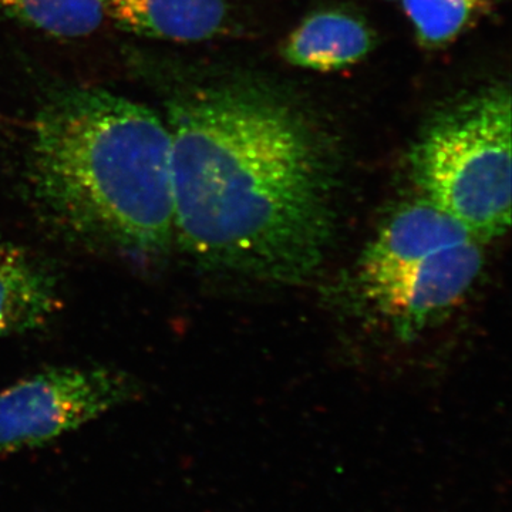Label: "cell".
<instances>
[{"instance_id": "obj_1", "label": "cell", "mask_w": 512, "mask_h": 512, "mask_svg": "<svg viewBox=\"0 0 512 512\" xmlns=\"http://www.w3.org/2000/svg\"><path fill=\"white\" fill-rule=\"evenodd\" d=\"M174 239L214 266L302 281L332 234L330 174L291 107L251 90L184 94L168 109Z\"/></svg>"}, {"instance_id": "obj_2", "label": "cell", "mask_w": 512, "mask_h": 512, "mask_svg": "<svg viewBox=\"0 0 512 512\" xmlns=\"http://www.w3.org/2000/svg\"><path fill=\"white\" fill-rule=\"evenodd\" d=\"M29 180L74 237L141 255L173 242L170 130L146 106L101 89L56 94L35 120Z\"/></svg>"}, {"instance_id": "obj_3", "label": "cell", "mask_w": 512, "mask_h": 512, "mask_svg": "<svg viewBox=\"0 0 512 512\" xmlns=\"http://www.w3.org/2000/svg\"><path fill=\"white\" fill-rule=\"evenodd\" d=\"M483 242L430 201L394 212L360 262L366 298L403 338L453 309L483 269Z\"/></svg>"}, {"instance_id": "obj_4", "label": "cell", "mask_w": 512, "mask_h": 512, "mask_svg": "<svg viewBox=\"0 0 512 512\" xmlns=\"http://www.w3.org/2000/svg\"><path fill=\"white\" fill-rule=\"evenodd\" d=\"M511 106L503 86L461 101L431 121L410 154L424 200L481 242L511 225Z\"/></svg>"}, {"instance_id": "obj_5", "label": "cell", "mask_w": 512, "mask_h": 512, "mask_svg": "<svg viewBox=\"0 0 512 512\" xmlns=\"http://www.w3.org/2000/svg\"><path fill=\"white\" fill-rule=\"evenodd\" d=\"M136 377L114 367H50L0 392V457L30 450L136 400Z\"/></svg>"}, {"instance_id": "obj_6", "label": "cell", "mask_w": 512, "mask_h": 512, "mask_svg": "<svg viewBox=\"0 0 512 512\" xmlns=\"http://www.w3.org/2000/svg\"><path fill=\"white\" fill-rule=\"evenodd\" d=\"M56 276L15 245L0 247V339L45 326L60 308Z\"/></svg>"}, {"instance_id": "obj_7", "label": "cell", "mask_w": 512, "mask_h": 512, "mask_svg": "<svg viewBox=\"0 0 512 512\" xmlns=\"http://www.w3.org/2000/svg\"><path fill=\"white\" fill-rule=\"evenodd\" d=\"M121 28L171 42H201L224 29L225 0H100Z\"/></svg>"}, {"instance_id": "obj_8", "label": "cell", "mask_w": 512, "mask_h": 512, "mask_svg": "<svg viewBox=\"0 0 512 512\" xmlns=\"http://www.w3.org/2000/svg\"><path fill=\"white\" fill-rule=\"evenodd\" d=\"M373 33L349 13L326 10L303 20L282 46V57L298 69L335 72L365 59Z\"/></svg>"}, {"instance_id": "obj_9", "label": "cell", "mask_w": 512, "mask_h": 512, "mask_svg": "<svg viewBox=\"0 0 512 512\" xmlns=\"http://www.w3.org/2000/svg\"><path fill=\"white\" fill-rule=\"evenodd\" d=\"M0 13L57 37H83L100 28V0H0Z\"/></svg>"}, {"instance_id": "obj_10", "label": "cell", "mask_w": 512, "mask_h": 512, "mask_svg": "<svg viewBox=\"0 0 512 512\" xmlns=\"http://www.w3.org/2000/svg\"><path fill=\"white\" fill-rule=\"evenodd\" d=\"M421 46L456 42L493 9L497 0H400Z\"/></svg>"}, {"instance_id": "obj_11", "label": "cell", "mask_w": 512, "mask_h": 512, "mask_svg": "<svg viewBox=\"0 0 512 512\" xmlns=\"http://www.w3.org/2000/svg\"><path fill=\"white\" fill-rule=\"evenodd\" d=\"M387 2H393V0H387Z\"/></svg>"}]
</instances>
